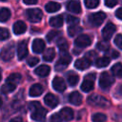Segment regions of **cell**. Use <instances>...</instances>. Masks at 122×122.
<instances>
[{
  "label": "cell",
  "mask_w": 122,
  "mask_h": 122,
  "mask_svg": "<svg viewBox=\"0 0 122 122\" xmlns=\"http://www.w3.org/2000/svg\"><path fill=\"white\" fill-rule=\"evenodd\" d=\"M117 97H122V85H120L117 89H116V94Z\"/></svg>",
  "instance_id": "obj_44"
},
{
  "label": "cell",
  "mask_w": 122,
  "mask_h": 122,
  "mask_svg": "<svg viewBox=\"0 0 122 122\" xmlns=\"http://www.w3.org/2000/svg\"><path fill=\"white\" fill-rule=\"evenodd\" d=\"M0 73H1V69H0Z\"/></svg>",
  "instance_id": "obj_50"
},
{
  "label": "cell",
  "mask_w": 122,
  "mask_h": 122,
  "mask_svg": "<svg viewBox=\"0 0 122 122\" xmlns=\"http://www.w3.org/2000/svg\"><path fill=\"white\" fill-rule=\"evenodd\" d=\"M71 55L66 52V51H63L62 54L60 55V58L58 59L56 65H55V69L56 71H62L64 69L67 68V66L71 63Z\"/></svg>",
  "instance_id": "obj_7"
},
{
  "label": "cell",
  "mask_w": 122,
  "mask_h": 122,
  "mask_svg": "<svg viewBox=\"0 0 122 122\" xmlns=\"http://www.w3.org/2000/svg\"><path fill=\"white\" fill-rule=\"evenodd\" d=\"M52 88H53L56 92H64V91L66 90L67 86H66L65 81H64L61 77L56 76V77H54L53 80H52Z\"/></svg>",
  "instance_id": "obj_12"
},
{
  "label": "cell",
  "mask_w": 122,
  "mask_h": 122,
  "mask_svg": "<svg viewBox=\"0 0 122 122\" xmlns=\"http://www.w3.org/2000/svg\"><path fill=\"white\" fill-rule=\"evenodd\" d=\"M84 3L88 9H94L99 5V0H84Z\"/></svg>",
  "instance_id": "obj_34"
},
{
  "label": "cell",
  "mask_w": 122,
  "mask_h": 122,
  "mask_svg": "<svg viewBox=\"0 0 122 122\" xmlns=\"http://www.w3.org/2000/svg\"><path fill=\"white\" fill-rule=\"evenodd\" d=\"M16 88V84L10 82V81H6V83L1 87V92L2 93H10L11 92H13Z\"/></svg>",
  "instance_id": "obj_22"
},
{
  "label": "cell",
  "mask_w": 122,
  "mask_h": 122,
  "mask_svg": "<svg viewBox=\"0 0 122 122\" xmlns=\"http://www.w3.org/2000/svg\"><path fill=\"white\" fill-rule=\"evenodd\" d=\"M28 19L32 23H38L43 17V12L39 9H29L26 11Z\"/></svg>",
  "instance_id": "obj_6"
},
{
  "label": "cell",
  "mask_w": 122,
  "mask_h": 122,
  "mask_svg": "<svg viewBox=\"0 0 122 122\" xmlns=\"http://www.w3.org/2000/svg\"><path fill=\"white\" fill-rule=\"evenodd\" d=\"M114 31H115V26L111 22L108 23L102 30V36H103L104 40H106V41L110 40L112 38V34L114 33Z\"/></svg>",
  "instance_id": "obj_10"
},
{
  "label": "cell",
  "mask_w": 122,
  "mask_h": 122,
  "mask_svg": "<svg viewBox=\"0 0 122 122\" xmlns=\"http://www.w3.org/2000/svg\"><path fill=\"white\" fill-rule=\"evenodd\" d=\"M50 71H51V69L47 65H41V66H39L38 68H36L34 70L35 74H37L40 77H45V76L49 75L50 74Z\"/></svg>",
  "instance_id": "obj_21"
},
{
  "label": "cell",
  "mask_w": 122,
  "mask_h": 122,
  "mask_svg": "<svg viewBox=\"0 0 122 122\" xmlns=\"http://www.w3.org/2000/svg\"><path fill=\"white\" fill-rule=\"evenodd\" d=\"M92 122H105L107 120V116L104 113L101 112H96L92 116Z\"/></svg>",
  "instance_id": "obj_31"
},
{
  "label": "cell",
  "mask_w": 122,
  "mask_h": 122,
  "mask_svg": "<svg viewBox=\"0 0 122 122\" xmlns=\"http://www.w3.org/2000/svg\"><path fill=\"white\" fill-rule=\"evenodd\" d=\"M94 79H95V74L94 73H90L86 75V78L84 79V81L82 82L80 88L84 92H89L91 91H92L93 87H94Z\"/></svg>",
  "instance_id": "obj_3"
},
{
  "label": "cell",
  "mask_w": 122,
  "mask_h": 122,
  "mask_svg": "<svg viewBox=\"0 0 122 122\" xmlns=\"http://www.w3.org/2000/svg\"><path fill=\"white\" fill-rule=\"evenodd\" d=\"M61 121H62V118H61L60 114H58V113L52 114L50 118V122H61Z\"/></svg>",
  "instance_id": "obj_40"
},
{
  "label": "cell",
  "mask_w": 122,
  "mask_h": 122,
  "mask_svg": "<svg viewBox=\"0 0 122 122\" xmlns=\"http://www.w3.org/2000/svg\"><path fill=\"white\" fill-rule=\"evenodd\" d=\"M97 48L101 51H107L109 49V44L107 42H99L97 44Z\"/></svg>",
  "instance_id": "obj_41"
},
{
  "label": "cell",
  "mask_w": 122,
  "mask_h": 122,
  "mask_svg": "<svg viewBox=\"0 0 122 122\" xmlns=\"http://www.w3.org/2000/svg\"><path fill=\"white\" fill-rule=\"evenodd\" d=\"M104 1H105L106 7H108V8H113L117 4V1L118 0H104Z\"/></svg>",
  "instance_id": "obj_42"
},
{
  "label": "cell",
  "mask_w": 122,
  "mask_h": 122,
  "mask_svg": "<svg viewBox=\"0 0 122 122\" xmlns=\"http://www.w3.org/2000/svg\"><path fill=\"white\" fill-rule=\"evenodd\" d=\"M45 50V42L40 38H36L32 42V51L35 53H41Z\"/></svg>",
  "instance_id": "obj_16"
},
{
  "label": "cell",
  "mask_w": 122,
  "mask_h": 122,
  "mask_svg": "<svg viewBox=\"0 0 122 122\" xmlns=\"http://www.w3.org/2000/svg\"><path fill=\"white\" fill-rule=\"evenodd\" d=\"M28 55V42L26 40L21 41L17 47V56L19 60H23Z\"/></svg>",
  "instance_id": "obj_11"
},
{
  "label": "cell",
  "mask_w": 122,
  "mask_h": 122,
  "mask_svg": "<svg viewBox=\"0 0 122 122\" xmlns=\"http://www.w3.org/2000/svg\"><path fill=\"white\" fill-rule=\"evenodd\" d=\"M60 116L62 118V120L66 121V122H69L71 120L73 119V116H74V113H73V111L71 109V108H63L61 111H60Z\"/></svg>",
  "instance_id": "obj_15"
},
{
  "label": "cell",
  "mask_w": 122,
  "mask_h": 122,
  "mask_svg": "<svg viewBox=\"0 0 122 122\" xmlns=\"http://www.w3.org/2000/svg\"><path fill=\"white\" fill-rule=\"evenodd\" d=\"M118 52L117 51H112V57H113V58H116V57H118Z\"/></svg>",
  "instance_id": "obj_47"
},
{
  "label": "cell",
  "mask_w": 122,
  "mask_h": 122,
  "mask_svg": "<svg viewBox=\"0 0 122 122\" xmlns=\"http://www.w3.org/2000/svg\"><path fill=\"white\" fill-rule=\"evenodd\" d=\"M91 66V61L88 58H79L75 61L74 67L79 71H84Z\"/></svg>",
  "instance_id": "obj_17"
},
{
  "label": "cell",
  "mask_w": 122,
  "mask_h": 122,
  "mask_svg": "<svg viewBox=\"0 0 122 122\" xmlns=\"http://www.w3.org/2000/svg\"><path fill=\"white\" fill-rule=\"evenodd\" d=\"M114 82V79L113 77L109 74L108 72L104 71L100 74V77H99V86L103 89V90H107L109 89Z\"/></svg>",
  "instance_id": "obj_4"
},
{
  "label": "cell",
  "mask_w": 122,
  "mask_h": 122,
  "mask_svg": "<svg viewBox=\"0 0 122 122\" xmlns=\"http://www.w3.org/2000/svg\"><path fill=\"white\" fill-rule=\"evenodd\" d=\"M81 31H82L81 27H78V26H76V25L71 26V27H69V29H68V33H69V35L71 36V37L75 36L76 34L80 33Z\"/></svg>",
  "instance_id": "obj_29"
},
{
  "label": "cell",
  "mask_w": 122,
  "mask_h": 122,
  "mask_svg": "<svg viewBox=\"0 0 122 122\" xmlns=\"http://www.w3.org/2000/svg\"><path fill=\"white\" fill-rule=\"evenodd\" d=\"M7 80L8 81H10V82H12L14 84H18L20 82V80H21V74L20 73H11L8 77Z\"/></svg>",
  "instance_id": "obj_33"
},
{
  "label": "cell",
  "mask_w": 122,
  "mask_h": 122,
  "mask_svg": "<svg viewBox=\"0 0 122 122\" xmlns=\"http://www.w3.org/2000/svg\"><path fill=\"white\" fill-rule=\"evenodd\" d=\"M29 109L31 111V119L38 122H45L47 111L41 107V105L38 102H31L29 105Z\"/></svg>",
  "instance_id": "obj_1"
},
{
  "label": "cell",
  "mask_w": 122,
  "mask_h": 122,
  "mask_svg": "<svg viewBox=\"0 0 122 122\" xmlns=\"http://www.w3.org/2000/svg\"><path fill=\"white\" fill-rule=\"evenodd\" d=\"M13 32L17 35L19 34H22L26 31L27 30V26L26 24L23 22V21H16L14 24H13Z\"/></svg>",
  "instance_id": "obj_20"
},
{
  "label": "cell",
  "mask_w": 122,
  "mask_h": 122,
  "mask_svg": "<svg viewBox=\"0 0 122 122\" xmlns=\"http://www.w3.org/2000/svg\"><path fill=\"white\" fill-rule=\"evenodd\" d=\"M82 100H83V97L78 92H72L69 96V101L75 106L80 105L82 103Z\"/></svg>",
  "instance_id": "obj_19"
},
{
  "label": "cell",
  "mask_w": 122,
  "mask_h": 122,
  "mask_svg": "<svg viewBox=\"0 0 122 122\" xmlns=\"http://www.w3.org/2000/svg\"><path fill=\"white\" fill-rule=\"evenodd\" d=\"M26 5H34L37 3V0H23Z\"/></svg>",
  "instance_id": "obj_45"
},
{
  "label": "cell",
  "mask_w": 122,
  "mask_h": 122,
  "mask_svg": "<svg viewBox=\"0 0 122 122\" xmlns=\"http://www.w3.org/2000/svg\"><path fill=\"white\" fill-rule=\"evenodd\" d=\"M57 47H58V49L60 50V51H66L67 50H68V42H67V40L65 39V38H63V37H61V38H59L58 40H57Z\"/></svg>",
  "instance_id": "obj_30"
},
{
  "label": "cell",
  "mask_w": 122,
  "mask_h": 122,
  "mask_svg": "<svg viewBox=\"0 0 122 122\" xmlns=\"http://www.w3.org/2000/svg\"><path fill=\"white\" fill-rule=\"evenodd\" d=\"M112 72L113 73L114 76L121 78L122 77V64L121 63H116L112 67Z\"/></svg>",
  "instance_id": "obj_28"
},
{
  "label": "cell",
  "mask_w": 122,
  "mask_h": 122,
  "mask_svg": "<svg viewBox=\"0 0 122 122\" xmlns=\"http://www.w3.org/2000/svg\"><path fill=\"white\" fill-rule=\"evenodd\" d=\"M10 17V10L8 8L0 9V22H6Z\"/></svg>",
  "instance_id": "obj_26"
},
{
  "label": "cell",
  "mask_w": 122,
  "mask_h": 122,
  "mask_svg": "<svg viewBox=\"0 0 122 122\" xmlns=\"http://www.w3.org/2000/svg\"><path fill=\"white\" fill-rule=\"evenodd\" d=\"M60 9H61V5L59 3H56V2H49L45 6V10L50 13L58 11Z\"/></svg>",
  "instance_id": "obj_23"
},
{
  "label": "cell",
  "mask_w": 122,
  "mask_h": 122,
  "mask_svg": "<svg viewBox=\"0 0 122 122\" xmlns=\"http://www.w3.org/2000/svg\"><path fill=\"white\" fill-rule=\"evenodd\" d=\"M67 22H68V24H70V25L73 26V25L78 24L79 19H78L77 17H75V16H72V15H68V16H67Z\"/></svg>",
  "instance_id": "obj_36"
},
{
  "label": "cell",
  "mask_w": 122,
  "mask_h": 122,
  "mask_svg": "<svg viewBox=\"0 0 122 122\" xmlns=\"http://www.w3.org/2000/svg\"><path fill=\"white\" fill-rule=\"evenodd\" d=\"M0 1H7V0H0Z\"/></svg>",
  "instance_id": "obj_49"
},
{
  "label": "cell",
  "mask_w": 122,
  "mask_h": 122,
  "mask_svg": "<svg viewBox=\"0 0 122 122\" xmlns=\"http://www.w3.org/2000/svg\"><path fill=\"white\" fill-rule=\"evenodd\" d=\"M115 16H116L118 19L122 20V8H119V9L116 10V11H115Z\"/></svg>",
  "instance_id": "obj_43"
},
{
  "label": "cell",
  "mask_w": 122,
  "mask_h": 122,
  "mask_svg": "<svg viewBox=\"0 0 122 122\" xmlns=\"http://www.w3.org/2000/svg\"><path fill=\"white\" fill-rule=\"evenodd\" d=\"M0 80H1V73H0Z\"/></svg>",
  "instance_id": "obj_48"
},
{
  "label": "cell",
  "mask_w": 122,
  "mask_h": 122,
  "mask_svg": "<svg viewBox=\"0 0 122 122\" xmlns=\"http://www.w3.org/2000/svg\"><path fill=\"white\" fill-rule=\"evenodd\" d=\"M114 44L122 50V34H117L114 38Z\"/></svg>",
  "instance_id": "obj_38"
},
{
  "label": "cell",
  "mask_w": 122,
  "mask_h": 122,
  "mask_svg": "<svg viewBox=\"0 0 122 122\" xmlns=\"http://www.w3.org/2000/svg\"><path fill=\"white\" fill-rule=\"evenodd\" d=\"M14 55V46L12 44H8L6 47H4L0 52V59L2 61L8 62L10 59H12Z\"/></svg>",
  "instance_id": "obj_5"
},
{
  "label": "cell",
  "mask_w": 122,
  "mask_h": 122,
  "mask_svg": "<svg viewBox=\"0 0 122 122\" xmlns=\"http://www.w3.org/2000/svg\"><path fill=\"white\" fill-rule=\"evenodd\" d=\"M79 81V77L77 74H74V73H71L69 76H68V83L70 84V86L73 87L75 86Z\"/></svg>",
  "instance_id": "obj_32"
},
{
  "label": "cell",
  "mask_w": 122,
  "mask_h": 122,
  "mask_svg": "<svg viewBox=\"0 0 122 122\" xmlns=\"http://www.w3.org/2000/svg\"><path fill=\"white\" fill-rule=\"evenodd\" d=\"M105 18H106V14L103 11H98V12L92 13L90 15V17H89V20H90V23L92 26L98 27V26H100L103 23Z\"/></svg>",
  "instance_id": "obj_8"
},
{
  "label": "cell",
  "mask_w": 122,
  "mask_h": 122,
  "mask_svg": "<svg viewBox=\"0 0 122 122\" xmlns=\"http://www.w3.org/2000/svg\"><path fill=\"white\" fill-rule=\"evenodd\" d=\"M10 122H23V120L21 118H19V117H15V118H12Z\"/></svg>",
  "instance_id": "obj_46"
},
{
  "label": "cell",
  "mask_w": 122,
  "mask_h": 122,
  "mask_svg": "<svg viewBox=\"0 0 122 122\" xmlns=\"http://www.w3.org/2000/svg\"><path fill=\"white\" fill-rule=\"evenodd\" d=\"M43 91H44V89H43L42 85H40V84H33L30 88L29 94L31 97H37V96H39V95L42 94Z\"/></svg>",
  "instance_id": "obj_18"
},
{
  "label": "cell",
  "mask_w": 122,
  "mask_h": 122,
  "mask_svg": "<svg viewBox=\"0 0 122 122\" xmlns=\"http://www.w3.org/2000/svg\"><path fill=\"white\" fill-rule=\"evenodd\" d=\"M88 103L92 106L100 107V108H108L111 105V102L107 100L104 96L98 95V94H92L88 97Z\"/></svg>",
  "instance_id": "obj_2"
},
{
  "label": "cell",
  "mask_w": 122,
  "mask_h": 122,
  "mask_svg": "<svg viewBox=\"0 0 122 122\" xmlns=\"http://www.w3.org/2000/svg\"><path fill=\"white\" fill-rule=\"evenodd\" d=\"M67 10L73 13H80L81 12V5L80 2L77 0H70L67 3Z\"/></svg>",
  "instance_id": "obj_13"
},
{
  "label": "cell",
  "mask_w": 122,
  "mask_h": 122,
  "mask_svg": "<svg viewBox=\"0 0 122 122\" xmlns=\"http://www.w3.org/2000/svg\"><path fill=\"white\" fill-rule=\"evenodd\" d=\"M38 62H39V59L37 57H30L28 59V65L30 67H34Z\"/></svg>",
  "instance_id": "obj_39"
},
{
  "label": "cell",
  "mask_w": 122,
  "mask_h": 122,
  "mask_svg": "<svg viewBox=\"0 0 122 122\" xmlns=\"http://www.w3.org/2000/svg\"><path fill=\"white\" fill-rule=\"evenodd\" d=\"M54 56H55V51H54V50H53L52 48H50V49L46 50L45 53L43 54V59H44L45 61H47V62H51V61L53 60Z\"/></svg>",
  "instance_id": "obj_25"
},
{
  "label": "cell",
  "mask_w": 122,
  "mask_h": 122,
  "mask_svg": "<svg viewBox=\"0 0 122 122\" xmlns=\"http://www.w3.org/2000/svg\"><path fill=\"white\" fill-rule=\"evenodd\" d=\"M95 66L97 68H104V67H107L109 64H110V59L106 56H103V57H99L96 59L95 61Z\"/></svg>",
  "instance_id": "obj_27"
},
{
  "label": "cell",
  "mask_w": 122,
  "mask_h": 122,
  "mask_svg": "<svg viewBox=\"0 0 122 122\" xmlns=\"http://www.w3.org/2000/svg\"><path fill=\"white\" fill-rule=\"evenodd\" d=\"M92 44V39L89 35L87 34H81L79 35L75 41H74V45L78 48H86L88 46H90Z\"/></svg>",
  "instance_id": "obj_9"
},
{
  "label": "cell",
  "mask_w": 122,
  "mask_h": 122,
  "mask_svg": "<svg viewBox=\"0 0 122 122\" xmlns=\"http://www.w3.org/2000/svg\"><path fill=\"white\" fill-rule=\"evenodd\" d=\"M58 34H59V32H58L57 30H51V31L47 34L46 38H47V40H48L49 42H51V41H52Z\"/></svg>",
  "instance_id": "obj_37"
},
{
  "label": "cell",
  "mask_w": 122,
  "mask_h": 122,
  "mask_svg": "<svg viewBox=\"0 0 122 122\" xmlns=\"http://www.w3.org/2000/svg\"><path fill=\"white\" fill-rule=\"evenodd\" d=\"M10 37V31L5 28H0V40H6Z\"/></svg>",
  "instance_id": "obj_35"
},
{
  "label": "cell",
  "mask_w": 122,
  "mask_h": 122,
  "mask_svg": "<svg viewBox=\"0 0 122 122\" xmlns=\"http://www.w3.org/2000/svg\"><path fill=\"white\" fill-rule=\"evenodd\" d=\"M50 25L51 27H54V28H60L62 27L63 25V17L61 15H57V16H53L50 19L49 21Z\"/></svg>",
  "instance_id": "obj_24"
},
{
  "label": "cell",
  "mask_w": 122,
  "mask_h": 122,
  "mask_svg": "<svg viewBox=\"0 0 122 122\" xmlns=\"http://www.w3.org/2000/svg\"><path fill=\"white\" fill-rule=\"evenodd\" d=\"M44 102H45V104H46L48 107H50V108H55V107L59 104L58 98H57L55 95L51 94V93L46 94V96L44 97Z\"/></svg>",
  "instance_id": "obj_14"
}]
</instances>
